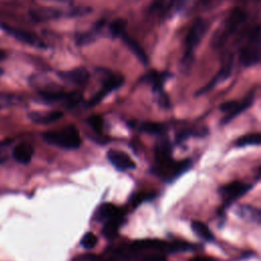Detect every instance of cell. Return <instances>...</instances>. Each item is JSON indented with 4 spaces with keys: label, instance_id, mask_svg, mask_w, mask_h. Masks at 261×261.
Instances as JSON below:
<instances>
[{
    "label": "cell",
    "instance_id": "obj_1",
    "mask_svg": "<svg viewBox=\"0 0 261 261\" xmlns=\"http://www.w3.org/2000/svg\"><path fill=\"white\" fill-rule=\"evenodd\" d=\"M154 157L153 172L167 184L174 181L192 166V160L189 158L180 161L172 158V145L169 139L163 135L155 144Z\"/></svg>",
    "mask_w": 261,
    "mask_h": 261
},
{
    "label": "cell",
    "instance_id": "obj_2",
    "mask_svg": "<svg viewBox=\"0 0 261 261\" xmlns=\"http://www.w3.org/2000/svg\"><path fill=\"white\" fill-rule=\"evenodd\" d=\"M247 12L244 9L241 7H233L214 32L210 42L212 48H221L247 20Z\"/></svg>",
    "mask_w": 261,
    "mask_h": 261
},
{
    "label": "cell",
    "instance_id": "obj_3",
    "mask_svg": "<svg viewBox=\"0 0 261 261\" xmlns=\"http://www.w3.org/2000/svg\"><path fill=\"white\" fill-rule=\"evenodd\" d=\"M208 30L209 22L205 18L198 17L194 20L186 37L185 52L181 59V66L188 68V66H190L193 63L195 49L200 45Z\"/></svg>",
    "mask_w": 261,
    "mask_h": 261
},
{
    "label": "cell",
    "instance_id": "obj_4",
    "mask_svg": "<svg viewBox=\"0 0 261 261\" xmlns=\"http://www.w3.org/2000/svg\"><path fill=\"white\" fill-rule=\"evenodd\" d=\"M42 137L47 144L66 150L77 149L82 145L80 132L74 125H67L57 130H47Z\"/></svg>",
    "mask_w": 261,
    "mask_h": 261
},
{
    "label": "cell",
    "instance_id": "obj_5",
    "mask_svg": "<svg viewBox=\"0 0 261 261\" xmlns=\"http://www.w3.org/2000/svg\"><path fill=\"white\" fill-rule=\"evenodd\" d=\"M261 56V31L256 24L249 33L247 40L240 51V62L245 67H252L260 62Z\"/></svg>",
    "mask_w": 261,
    "mask_h": 261
},
{
    "label": "cell",
    "instance_id": "obj_6",
    "mask_svg": "<svg viewBox=\"0 0 261 261\" xmlns=\"http://www.w3.org/2000/svg\"><path fill=\"white\" fill-rule=\"evenodd\" d=\"M90 11L89 8L85 7H76V8H69L67 10H62L59 8L53 7H42L37 9H32L30 11L31 17L36 21H45L50 19H56L60 17H74L81 16Z\"/></svg>",
    "mask_w": 261,
    "mask_h": 261
},
{
    "label": "cell",
    "instance_id": "obj_7",
    "mask_svg": "<svg viewBox=\"0 0 261 261\" xmlns=\"http://www.w3.org/2000/svg\"><path fill=\"white\" fill-rule=\"evenodd\" d=\"M103 72H100L104 75L102 86L100 90L89 100L87 105L89 107H94L97 104H99L107 95H109L111 92L115 91L119 87H121L124 83V77L120 73H114L107 69L102 68Z\"/></svg>",
    "mask_w": 261,
    "mask_h": 261
},
{
    "label": "cell",
    "instance_id": "obj_8",
    "mask_svg": "<svg viewBox=\"0 0 261 261\" xmlns=\"http://www.w3.org/2000/svg\"><path fill=\"white\" fill-rule=\"evenodd\" d=\"M252 187L253 186L250 184H244L241 181H232L227 185L221 186L218 192L223 200V207L229 206L237 199L247 194L252 189Z\"/></svg>",
    "mask_w": 261,
    "mask_h": 261
},
{
    "label": "cell",
    "instance_id": "obj_9",
    "mask_svg": "<svg viewBox=\"0 0 261 261\" xmlns=\"http://www.w3.org/2000/svg\"><path fill=\"white\" fill-rule=\"evenodd\" d=\"M232 68H233V56L232 54H227L222 63H221V66L219 68V70L216 72V74L212 77V80L206 84L204 87H202L197 93L196 95L197 96H200V95H203L209 91H211L214 87H216L218 84L224 82L225 80H227L231 72H232Z\"/></svg>",
    "mask_w": 261,
    "mask_h": 261
},
{
    "label": "cell",
    "instance_id": "obj_10",
    "mask_svg": "<svg viewBox=\"0 0 261 261\" xmlns=\"http://www.w3.org/2000/svg\"><path fill=\"white\" fill-rule=\"evenodd\" d=\"M1 28L6 34L10 35L15 40H17L25 45H29V46H32L35 48H39V49H44L47 47V45L43 42V40L40 39L36 34L32 33V32H29V31H25L22 29H18V28H14L11 25L3 24V23L1 24Z\"/></svg>",
    "mask_w": 261,
    "mask_h": 261
},
{
    "label": "cell",
    "instance_id": "obj_11",
    "mask_svg": "<svg viewBox=\"0 0 261 261\" xmlns=\"http://www.w3.org/2000/svg\"><path fill=\"white\" fill-rule=\"evenodd\" d=\"M57 75L62 81L75 86H84L88 83L90 79V72L84 66H77L69 70L58 71Z\"/></svg>",
    "mask_w": 261,
    "mask_h": 261
},
{
    "label": "cell",
    "instance_id": "obj_12",
    "mask_svg": "<svg viewBox=\"0 0 261 261\" xmlns=\"http://www.w3.org/2000/svg\"><path fill=\"white\" fill-rule=\"evenodd\" d=\"M190 0H158L154 3V8L158 10L162 17H171L185 8Z\"/></svg>",
    "mask_w": 261,
    "mask_h": 261
},
{
    "label": "cell",
    "instance_id": "obj_13",
    "mask_svg": "<svg viewBox=\"0 0 261 261\" xmlns=\"http://www.w3.org/2000/svg\"><path fill=\"white\" fill-rule=\"evenodd\" d=\"M107 159L112 166L119 171L135 169L136 167L133 159L125 152L120 150H109L107 153Z\"/></svg>",
    "mask_w": 261,
    "mask_h": 261
},
{
    "label": "cell",
    "instance_id": "obj_14",
    "mask_svg": "<svg viewBox=\"0 0 261 261\" xmlns=\"http://www.w3.org/2000/svg\"><path fill=\"white\" fill-rule=\"evenodd\" d=\"M171 75L169 72L164 71H157V70H150L148 71L142 79L141 82H145L149 85H151L152 90L155 94H158L163 90V86L167 79H169Z\"/></svg>",
    "mask_w": 261,
    "mask_h": 261
},
{
    "label": "cell",
    "instance_id": "obj_15",
    "mask_svg": "<svg viewBox=\"0 0 261 261\" xmlns=\"http://www.w3.org/2000/svg\"><path fill=\"white\" fill-rule=\"evenodd\" d=\"M255 94H256V90L253 89L251 90L242 101H238L236 107L233 108V110H231L229 113L225 114V116L221 119V124H226L229 121H231L236 116H238L239 114H241L242 112H244L245 110H247L248 108H250L252 106V104L254 103L255 100Z\"/></svg>",
    "mask_w": 261,
    "mask_h": 261
},
{
    "label": "cell",
    "instance_id": "obj_16",
    "mask_svg": "<svg viewBox=\"0 0 261 261\" xmlns=\"http://www.w3.org/2000/svg\"><path fill=\"white\" fill-rule=\"evenodd\" d=\"M62 116H63V112L59 110L32 111L29 113L30 119L38 124H50L59 120Z\"/></svg>",
    "mask_w": 261,
    "mask_h": 261
},
{
    "label": "cell",
    "instance_id": "obj_17",
    "mask_svg": "<svg viewBox=\"0 0 261 261\" xmlns=\"http://www.w3.org/2000/svg\"><path fill=\"white\" fill-rule=\"evenodd\" d=\"M95 218L99 221H107L109 219L118 217V216H124L123 211L118 208L116 205L112 204V203H104L101 206H99V208L96 211L95 214Z\"/></svg>",
    "mask_w": 261,
    "mask_h": 261
},
{
    "label": "cell",
    "instance_id": "obj_18",
    "mask_svg": "<svg viewBox=\"0 0 261 261\" xmlns=\"http://www.w3.org/2000/svg\"><path fill=\"white\" fill-rule=\"evenodd\" d=\"M34 155V148L30 143L22 142L17 144L12 151V156L15 161L21 164H28L31 162Z\"/></svg>",
    "mask_w": 261,
    "mask_h": 261
},
{
    "label": "cell",
    "instance_id": "obj_19",
    "mask_svg": "<svg viewBox=\"0 0 261 261\" xmlns=\"http://www.w3.org/2000/svg\"><path fill=\"white\" fill-rule=\"evenodd\" d=\"M119 39H121V41L127 46V48L136 55V57H137L143 64H147V63H148L147 54L145 53V51H144V49L142 48V46H141L135 39H133L132 37H129L126 32H125L123 35H121Z\"/></svg>",
    "mask_w": 261,
    "mask_h": 261
},
{
    "label": "cell",
    "instance_id": "obj_20",
    "mask_svg": "<svg viewBox=\"0 0 261 261\" xmlns=\"http://www.w3.org/2000/svg\"><path fill=\"white\" fill-rule=\"evenodd\" d=\"M104 25L103 20H99L97 21V23L95 24V28L91 31H87V32H83L81 34H79L76 36V44L79 46H85V45H89L92 42H94L97 38V35L100 33L102 27Z\"/></svg>",
    "mask_w": 261,
    "mask_h": 261
},
{
    "label": "cell",
    "instance_id": "obj_21",
    "mask_svg": "<svg viewBox=\"0 0 261 261\" xmlns=\"http://www.w3.org/2000/svg\"><path fill=\"white\" fill-rule=\"evenodd\" d=\"M123 217L124 216H118V217H115V218L105 221L104 225L102 227V234L108 240L114 239L117 236V232L122 223Z\"/></svg>",
    "mask_w": 261,
    "mask_h": 261
},
{
    "label": "cell",
    "instance_id": "obj_22",
    "mask_svg": "<svg viewBox=\"0 0 261 261\" xmlns=\"http://www.w3.org/2000/svg\"><path fill=\"white\" fill-rule=\"evenodd\" d=\"M137 126H138V129L143 133H147L150 135H158V136H162L167 128V126L164 123L156 122V121H143Z\"/></svg>",
    "mask_w": 261,
    "mask_h": 261
},
{
    "label": "cell",
    "instance_id": "obj_23",
    "mask_svg": "<svg viewBox=\"0 0 261 261\" xmlns=\"http://www.w3.org/2000/svg\"><path fill=\"white\" fill-rule=\"evenodd\" d=\"M237 214L242 218L254 221L258 224L260 223L261 213H260V210L256 207H253L250 205H241L237 210Z\"/></svg>",
    "mask_w": 261,
    "mask_h": 261
},
{
    "label": "cell",
    "instance_id": "obj_24",
    "mask_svg": "<svg viewBox=\"0 0 261 261\" xmlns=\"http://www.w3.org/2000/svg\"><path fill=\"white\" fill-rule=\"evenodd\" d=\"M192 229L195 234H197L200 239L206 242H212L214 240V236L210 228L207 226L206 223L198 220L192 221Z\"/></svg>",
    "mask_w": 261,
    "mask_h": 261
},
{
    "label": "cell",
    "instance_id": "obj_25",
    "mask_svg": "<svg viewBox=\"0 0 261 261\" xmlns=\"http://www.w3.org/2000/svg\"><path fill=\"white\" fill-rule=\"evenodd\" d=\"M125 29H126V20L121 17L115 18L108 25L109 33L114 38H120V36L126 32Z\"/></svg>",
    "mask_w": 261,
    "mask_h": 261
},
{
    "label": "cell",
    "instance_id": "obj_26",
    "mask_svg": "<svg viewBox=\"0 0 261 261\" xmlns=\"http://www.w3.org/2000/svg\"><path fill=\"white\" fill-rule=\"evenodd\" d=\"M261 143V135L259 133L248 134L240 137L236 141V146L238 147H246V146H258Z\"/></svg>",
    "mask_w": 261,
    "mask_h": 261
},
{
    "label": "cell",
    "instance_id": "obj_27",
    "mask_svg": "<svg viewBox=\"0 0 261 261\" xmlns=\"http://www.w3.org/2000/svg\"><path fill=\"white\" fill-rule=\"evenodd\" d=\"M155 197L154 194L152 193H147V192H138L132 195V197L129 198V205L133 208H136L137 206L141 205L142 203L146 202V201H151L153 198Z\"/></svg>",
    "mask_w": 261,
    "mask_h": 261
},
{
    "label": "cell",
    "instance_id": "obj_28",
    "mask_svg": "<svg viewBox=\"0 0 261 261\" xmlns=\"http://www.w3.org/2000/svg\"><path fill=\"white\" fill-rule=\"evenodd\" d=\"M206 134H207L206 128H204V129H196V130L184 129V130H180L179 133H177V135L175 137V142L177 144H181L185 141H187L191 136H206Z\"/></svg>",
    "mask_w": 261,
    "mask_h": 261
},
{
    "label": "cell",
    "instance_id": "obj_29",
    "mask_svg": "<svg viewBox=\"0 0 261 261\" xmlns=\"http://www.w3.org/2000/svg\"><path fill=\"white\" fill-rule=\"evenodd\" d=\"M21 98L14 94H8V93H0V108L9 107L12 105H15L19 103Z\"/></svg>",
    "mask_w": 261,
    "mask_h": 261
},
{
    "label": "cell",
    "instance_id": "obj_30",
    "mask_svg": "<svg viewBox=\"0 0 261 261\" xmlns=\"http://www.w3.org/2000/svg\"><path fill=\"white\" fill-rule=\"evenodd\" d=\"M98 243V238L96 237L95 233H93L92 231H88L86 232L82 240H81V245L84 249L86 250H90V249H93Z\"/></svg>",
    "mask_w": 261,
    "mask_h": 261
},
{
    "label": "cell",
    "instance_id": "obj_31",
    "mask_svg": "<svg viewBox=\"0 0 261 261\" xmlns=\"http://www.w3.org/2000/svg\"><path fill=\"white\" fill-rule=\"evenodd\" d=\"M87 122L89 123V125L92 127V129L98 134V135H101L102 133V128H103V119H102V116L100 115H92L90 117H88L87 119Z\"/></svg>",
    "mask_w": 261,
    "mask_h": 261
},
{
    "label": "cell",
    "instance_id": "obj_32",
    "mask_svg": "<svg viewBox=\"0 0 261 261\" xmlns=\"http://www.w3.org/2000/svg\"><path fill=\"white\" fill-rule=\"evenodd\" d=\"M156 98H157V103L160 105V107H162L164 109L170 108V106H171L170 99H169L168 95L164 91L156 94Z\"/></svg>",
    "mask_w": 261,
    "mask_h": 261
},
{
    "label": "cell",
    "instance_id": "obj_33",
    "mask_svg": "<svg viewBox=\"0 0 261 261\" xmlns=\"http://www.w3.org/2000/svg\"><path fill=\"white\" fill-rule=\"evenodd\" d=\"M141 261H166V257L163 255V253H150L142 258Z\"/></svg>",
    "mask_w": 261,
    "mask_h": 261
},
{
    "label": "cell",
    "instance_id": "obj_34",
    "mask_svg": "<svg viewBox=\"0 0 261 261\" xmlns=\"http://www.w3.org/2000/svg\"><path fill=\"white\" fill-rule=\"evenodd\" d=\"M10 144V141H1L0 142V162L4 161L6 159V149L8 148Z\"/></svg>",
    "mask_w": 261,
    "mask_h": 261
},
{
    "label": "cell",
    "instance_id": "obj_35",
    "mask_svg": "<svg viewBox=\"0 0 261 261\" xmlns=\"http://www.w3.org/2000/svg\"><path fill=\"white\" fill-rule=\"evenodd\" d=\"M190 261H215L213 258H210V257H194L192 258Z\"/></svg>",
    "mask_w": 261,
    "mask_h": 261
},
{
    "label": "cell",
    "instance_id": "obj_36",
    "mask_svg": "<svg viewBox=\"0 0 261 261\" xmlns=\"http://www.w3.org/2000/svg\"><path fill=\"white\" fill-rule=\"evenodd\" d=\"M201 1V3L203 4V5H210V4H212L215 0H200Z\"/></svg>",
    "mask_w": 261,
    "mask_h": 261
},
{
    "label": "cell",
    "instance_id": "obj_37",
    "mask_svg": "<svg viewBox=\"0 0 261 261\" xmlns=\"http://www.w3.org/2000/svg\"><path fill=\"white\" fill-rule=\"evenodd\" d=\"M47 1H55V2H60V3H71L69 0H47Z\"/></svg>",
    "mask_w": 261,
    "mask_h": 261
},
{
    "label": "cell",
    "instance_id": "obj_38",
    "mask_svg": "<svg viewBox=\"0 0 261 261\" xmlns=\"http://www.w3.org/2000/svg\"><path fill=\"white\" fill-rule=\"evenodd\" d=\"M3 73H4V70L0 67V76H2V75H3Z\"/></svg>",
    "mask_w": 261,
    "mask_h": 261
},
{
    "label": "cell",
    "instance_id": "obj_39",
    "mask_svg": "<svg viewBox=\"0 0 261 261\" xmlns=\"http://www.w3.org/2000/svg\"><path fill=\"white\" fill-rule=\"evenodd\" d=\"M95 261H100V259H99V258H98V259H96V260H95Z\"/></svg>",
    "mask_w": 261,
    "mask_h": 261
}]
</instances>
